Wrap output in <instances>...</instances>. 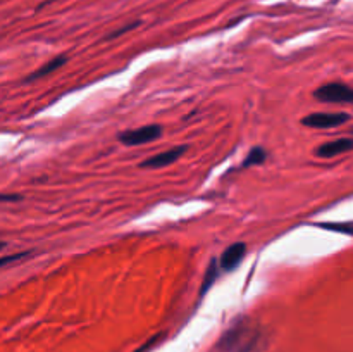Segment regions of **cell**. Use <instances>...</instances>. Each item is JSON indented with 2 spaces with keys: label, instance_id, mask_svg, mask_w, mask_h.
Returning a JSON list of instances; mask_svg holds the SVG:
<instances>
[{
  "label": "cell",
  "instance_id": "6da1fadb",
  "mask_svg": "<svg viewBox=\"0 0 353 352\" xmlns=\"http://www.w3.org/2000/svg\"><path fill=\"white\" fill-rule=\"evenodd\" d=\"M314 97H316L317 100H321V102L327 104H350L353 100V90L347 85V83L333 81L319 86V88L314 92Z\"/></svg>",
  "mask_w": 353,
  "mask_h": 352
},
{
  "label": "cell",
  "instance_id": "7a4b0ae2",
  "mask_svg": "<svg viewBox=\"0 0 353 352\" xmlns=\"http://www.w3.org/2000/svg\"><path fill=\"white\" fill-rule=\"evenodd\" d=\"M162 133H164V128H162L161 124H147V126L123 131V133L119 135V140L123 141L124 145L134 147V145H143L159 140V138L162 137Z\"/></svg>",
  "mask_w": 353,
  "mask_h": 352
},
{
  "label": "cell",
  "instance_id": "3957f363",
  "mask_svg": "<svg viewBox=\"0 0 353 352\" xmlns=\"http://www.w3.org/2000/svg\"><path fill=\"white\" fill-rule=\"evenodd\" d=\"M348 121H350V114L348 113H314L303 117L302 124L309 128L326 130V128L341 126V124L348 123Z\"/></svg>",
  "mask_w": 353,
  "mask_h": 352
},
{
  "label": "cell",
  "instance_id": "277c9868",
  "mask_svg": "<svg viewBox=\"0 0 353 352\" xmlns=\"http://www.w3.org/2000/svg\"><path fill=\"white\" fill-rule=\"evenodd\" d=\"M186 150H188V147H186V145H179V147L169 148V150L161 152V154H155V155H152V157L145 159V161L140 164V168H145V169L147 168L148 169L165 168V166L174 164L178 159H181L183 155H185Z\"/></svg>",
  "mask_w": 353,
  "mask_h": 352
},
{
  "label": "cell",
  "instance_id": "5b68a950",
  "mask_svg": "<svg viewBox=\"0 0 353 352\" xmlns=\"http://www.w3.org/2000/svg\"><path fill=\"white\" fill-rule=\"evenodd\" d=\"M245 254H247V244H243V242L230 245L219 257V268L223 271H233L243 261Z\"/></svg>",
  "mask_w": 353,
  "mask_h": 352
},
{
  "label": "cell",
  "instance_id": "8992f818",
  "mask_svg": "<svg viewBox=\"0 0 353 352\" xmlns=\"http://www.w3.org/2000/svg\"><path fill=\"white\" fill-rule=\"evenodd\" d=\"M352 147H353L352 138H338V140L319 145L316 154L319 155V157L330 159V157H336V155L340 154H345V152H350Z\"/></svg>",
  "mask_w": 353,
  "mask_h": 352
},
{
  "label": "cell",
  "instance_id": "52a82bcc",
  "mask_svg": "<svg viewBox=\"0 0 353 352\" xmlns=\"http://www.w3.org/2000/svg\"><path fill=\"white\" fill-rule=\"evenodd\" d=\"M65 62H68V57H65V55H57V57H54L52 61H48L47 64L41 66L40 69H37V71L31 72V75L26 78V81H34V79H40V78H43V76H48L50 72L61 69Z\"/></svg>",
  "mask_w": 353,
  "mask_h": 352
},
{
  "label": "cell",
  "instance_id": "ba28073f",
  "mask_svg": "<svg viewBox=\"0 0 353 352\" xmlns=\"http://www.w3.org/2000/svg\"><path fill=\"white\" fill-rule=\"evenodd\" d=\"M217 276H219V262H217L216 259H212L209 264V268H207L205 276H203L202 289H200V293H202V295H205V293L209 292V289L214 285V282L217 280Z\"/></svg>",
  "mask_w": 353,
  "mask_h": 352
},
{
  "label": "cell",
  "instance_id": "9c48e42d",
  "mask_svg": "<svg viewBox=\"0 0 353 352\" xmlns=\"http://www.w3.org/2000/svg\"><path fill=\"white\" fill-rule=\"evenodd\" d=\"M265 159H268V152H265L262 147H254V148H250V152H248L247 157L243 159L241 166H243V168H250V166H261V164H264Z\"/></svg>",
  "mask_w": 353,
  "mask_h": 352
},
{
  "label": "cell",
  "instance_id": "30bf717a",
  "mask_svg": "<svg viewBox=\"0 0 353 352\" xmlns=\"http://www.w3.org/2000/svg\"><path fill=\"white\" fill-rule=\"evenodd\" d=\"M317 226L324 228L327 231H334V233L348 235V237L353 233V226L350 221H347V223H319Z\"/></svg>",
  "mask_w": 353,
  "mask_h": 352
},
{
  "label": "cell",
  "instance_id": "8fae6325",
  "mask_svg": "<svg viewBox=\"0 0 353 352\" xmlns=\"http://www.w3.org/2000/svg\"><path fill=\"white\" fill-rule=\"evenodd\" d=\"M26 252H17V254H12V255H6V257H0V268H3V266L10 264V262L14 261H19V259H24L26 257Z\"/></svg>",
  "mask_w": 353,
  "mask_h": 352
},
{
  "label": "cell",
  "instance_id": "7c38bea8",
  "mask_svg": "<svg viewBox=\"0 0 353 352\" xmlns=\"http://www.w3.org/2000/svg\"><path fill=\"white\" fill-rule=\"evenodd\" d=\"M138 24H140V23H138V21H137V23H131V24H128V26L119 28V30H116V31H114V33H110L109 37H107V40H112V38L119 37V35H124V33H126V31H130V30H133V28H137Z\"/></svg>",
  "mask_w": 353,
  "mask_h": 352
},
{
  "label": "cell",
  "instance_id": "4fadbf2b",
  "mask_svg": "<svg viewBox=\"0 0 353 352\" xmlns=\"http://www.w3.org/2000/svg\"><path fill=\"white\" fill-rule=\"evenodd\" d=\"M21 195H10V193H0V202H14L19 200Z\"/></svg>",
  "mask_w": 353,
  "mask_h": 352
},
{
  "label": "cell",
  "instance_id": "5bb4252c",
  "mask_svg": "<svg viewBox=\"0 0 353 352\" xmlns=\"http://www.w3.org/2000/svg\"><path fill=\"white\" fill-rule=\"evenodd\" d=\"M3 247H6V242H2V240H0V251H2Z\"/></svg>",
  "mask_w": 353,
  "mask_h": 352
}]
</instances>
